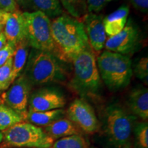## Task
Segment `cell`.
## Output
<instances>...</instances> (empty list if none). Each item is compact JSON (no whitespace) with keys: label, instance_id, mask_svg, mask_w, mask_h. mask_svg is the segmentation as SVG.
<instances>
[{"label":"cell","instance_id":"1","mask_svg":"<svg viewBox=\"0 0 148 148\" xmlns=\"http://www.w3.org/2000/svg\"><path fill=\"white\" fill-rule=\"evenodd\" d=\"M51 29L54 54L66 63L90 47L84 24L79 19L63 14L53 18Z\"/></svg>","mask_w":148,"mask_h":148},{"label":"cell","instance_id":"2","mask_svg":"<svg viewBox=\"0 0 148 148\" xmlns=\"http://www.w3.org/2000/svg\"><path fill=\"white\" fill-rule=\"evenodd\" d=\"M64 63L54 53L32 49L23 74L32 86L62 82L68 75Z\"/></svg>","mask_w":148,"mask_h":148},{"label":"cell","instance_id":"3","mask_svg":"<svg viewBox=\"0 0 148 148\" xmlns=\"http://www.w3.org/2000/svg\"><path fill=\"white\" fill-rule=\"evenodd\" d=\"M71 63L73 70L70 88L82 97L96 95L101 89V79L90 47L79 53Z\"/></svg>","mask_w":148,"mask_h":148},{"label":"cell","instance_id":"4","mask_svg":"<svg viewBox=\"0 0 148 148\" xmlns=\"http://www.w3.org/2000/svg\"><path fill=\"white\" fill-rule=\"evenodd\" d=\"M96 62L101 79L110 90H121L130 84L133 69L127 56L105 50Z\"/></svg>","mask_w":148,"mask_h":148},{"label":"cell","instance_id":"5","mask_svg":"<svg viewBox=\"0 0 148 148\" xmlns=\"http://www.w3.org/2000/svg\"><path fill=\"white\" fill-rule=\"evenodd\" d=\"M7 145L19 147L49 148L54 140L41 127L28 122H20L3 131Z\"/></svg>","mask_w":148,"mask_h":148},{"label":"cell","instance_id":"6","mask_svg":"<svg viewBox=\"0 0 148 148\" xmlns=\"http://www.w3.org/2000/svg\"><path fill=\"white\" fill-rule=\"evenodd\" d=\"M25 26V39L32 49L54 53L51 20L40 11L23 12Z\"/></svg>","mask_w":148,"mask_h":148},{"label":"cell","instance_id":"7","mask_svg":"<svg viewBox=\"0 0 148 148\" xmlns=\"http://www.w3.org/2000/svg\"><path fill=\"white\" fill-rule=\"evenodd\" d=\"M132 116L118 104H110L104 112L106 134L117 148L127 145L132 130Z\"/></svg>","mask_w":148,"mask_h":148},{"label":"cell","instance_id":"8","mask_svg":"<svg viewBox=\"0 0 148 148\" xmlns=\"http://www.w3.org/2000/svg\"><path fill=\"white\" fill-rule=\"evenodd\" d=\"M32 86L26 77L21 74L12 83L7 91L1 95L2 102L21 114L24 119L27 112Z\"/></svg>","mask_w":148,"mask_h":148},{"label":"cell","instance_id":"9","mask_svg":"<svg viewBox=\"0 0 148 148\" xmlns=\"http://www.w3.org/2000/svg\"><path fill=\"white\" fill-rule=\"evenodd\" d=\"M66 114L78 128L88 134L99 130V123L92 107L84 99H76L72 102Z\"/></svg>","mask_w":148,"mask_h":148},{"label":"cell","instance_id":"10","mask_svg":"<svg viewBox=\"0 0 148 148\" xmlns=\"http://www.w3.org/2000/svg\"><path fill=\"white\" fill-rule=\"evenodd\" d=\"M140 39L139 29L130 21L119 33L109 37L104 47L108 51L127 56L136 50Z\"/></svg>","mask_w":148,"mask_h":148},{"label":"cell","instance_id":"11","mask_svg":"<svg viewBox=\"0 0 148 148\" xmlns=\"http://www.w3.org/2000/svg\"><path fill=\"white\" fill-rule=\"evenodd\" d=\"M66 104V99L62 92L53 87H42L30 94L28 110L41 112L62 108Z\"/></svg>","mask_w":148,"mask_h":148},{"label":"cell","instance_id":"12","mask_svg":"<svg viewBox=\"0 0 148 148\" xmlns=\"http://www.w3.org/2000/svg\"><path fill=\"white\" fill-rule=\"evenodd\" d=\"M84 17L85 31L90 47L95 52H99L104 47L107 35L103 26V18L95 13H88Z\"/></svg>","mask_w":148,"mask_h":148},{"label":"cell","instance_id":"13","mask_svg":"<svg viewBox=\"0 0 148 148\" xmlns=\"http://www.w3.org/2000/svg\"><path fill=\"white\" fill-rule=\"evenodd\" d=\"M3 33L7 42L16 44L25 39V26L23 12L17 10L9 13Z\"/></svg>","mask_w":148,"mask_h":148},{"label":"cell","instance_id":"14","mask_svg":"<svg viewBox=\"0 0 148 148\" xmlns=\"http://www.w3.org/2000/svg\"><path fill=\"white\" fill-rule=\"evenodd\" d=\"M132 112L143 120L148 119V90L145 87H136L131 90L127 100Z\"/></svg>","mask_w":148,"mask_h":148},{"label":"cell","instance_id":"15","mask_svg":"<svg viewBox=\"0 0 148 148\" xmlns=\"http://www.w3.org/2000/svg\"><path fill=\"white\" fill-rule=\"evenodd\" d=\"M130 12L127 5H122L113 12L103 18L105 32L109 37L117 34L124 28Z\"/></svg>","mask_w":148,"mask_h":148},{"label":"cell","instance_id":"16","mask_svg":"<svg viewBox=\"0 0 148 148\" xmlns=\"http://www.w3.org/2000/svg\"><path fill=\"white\" fill-rule=\"evenodd\" d=\"M44 131L53 140L79 134V130L68 118H61L47 125Z\"/></svg>","mask_w":148,"mask_h":148},{"label":"cell","instance_id":"17","mask_svg":"<svg viewBox=\"0 0 148 148\" xmlns=\"http://www.w3.org/2000/svg\"><path fill=\"white\" fill-rule=\"evenodd\" d=\"M65 114L66 111L62 108L41 112L27 111L25 119L27 120L28 123L36 126L45 127L56 120L63 118Z\"/></svg>","mask_w":148,"mask_h":148},{"label":"cell","instance_id":"18","mask_svg":"<svg viewBox=\"0 0 148 148\" xmlns=\"http://www.w3.org/2000/svg\"><path fill=\"white\" fill-rule=\"evenodd\" d=\"M27 8L42 12L49 18H54L63 14L59 0H26L25 8Z\"/></svg>","mask_w":148,"mask_h":148},{"label":"cell","instance_id":"19","mask_svg":"<svg viewBox=\"0 0 148 148\" xmlns=\"http://www.w3.org/2000/svg\"><path fill=\"white\" fill-rule=\"evenodd\" d=\"M29 45L26 39H24L16 45L15 51L12 56V82L21 75V72L26 64L29 55Z\"/></svg>","mask_w":148,"mask_h":148},{"label":"cell","instance_id":"20","mask_svg":"<svg viewBox=\"0 0 148 148\" xmlns=\"http://www.w3.org/2000/svg\"><path fill=\"white\" fill-rule=\"evenodd\" d=\"M24 120L23 117L16 111L4 104H0V131L6 130L12 125Z\"/></svg>","mask_w":148,"mask_h":148},{"label":"cell","instance_id":"21","mask_svg":"<svg viewBox=\"0 0 148 148\" xmlns=\"http://www.w3.org/2000/svg\"><path fill=\"white\" fill-rule=\"evenodd\" d=\"M60 4L72 17L79 19L87 12L86 0H59Z\"/></svg>","mask_w":148,"mask_h":148},{"label":"cell","instance_id":"22","mask_svg":"<svg viewBox=\"0 0 148 148\" xmlns=\"http://www.w3.org/2000/svg\"><path fill=\"white\" fill-rule=\"evenodd\" d=\"M51 148H86L84 138L79 134L61 138L53 143Z\"/></svg>","mask_w":148,"mask_h":148},{"label":"cell","instance_id":"23","mask_svg":"<svg viewBox=\"0 0 148 148\" xmlns=\"http://www.w3.org/2000/svg\"><path fill=\"white\" fill-rule=\"evenodd\" d=\"M12 57L9 58L3 65L0 66V91L7 90L12 84Z\"/></svg>","mask_w":148,"mask_h":148},{"label":"cell","instance_id":"24","mask_svg":"<svg viewBox=\"0 0 148 148\" xmlns=\"http://www.w3.org/2000/svg\"><path fill=\"white\" fill-rule=\"evenodd\" d=\"M135 135L138 147L148 148V125L147 122L138 123L135 128Z\"/></svg>","mask_w":148,"mask_h":148},{"label":"cell","instance_id":"25","mask_svg":"<svg viewBox=\"0 0 148 148\" xmlns=\"http://www.w3.org/2000/svg\"><path fill=\"white\" fill-rule=\"evenodd\" d=\"M134 75L138 79L147 83L148 77V58L143 57L138 60L134 66Z\"/></svg>","mask_w":148,"mask_h":148},{"label":"cell","instance_id":"26","mask_svg":"<svg viewBox=\"0 0 148 148\" xmlns=\"http://www.w3.org/2000/svg\"><path fill=\"white\" fill-rule=\"evenodd\" d=\"M15 48V44L7 42L4 47L0 49V66L3 65L9 58L13 56Z\"/></svg>","mask_w":148,"mask_h":148},{"label":"cell","instance_id":"27","mask_svg":"<svg viewBox=\"0 0 148 148\" xmlns=\"http://www.w3.org/2000/svg\"><path fill=\"white\" fill-rule=\"evenodd\" d=\"M112 1L113 0H86L87 12L88 13L99 12Z\"/></svg>","mask_w":148,"mask_h":148},{"label":"cell","instance_id":"28","mask_svg":"<svg viewBox=\"0 0 148 148\" xmlns=\"http://www.w3.org/2000/svg\"><path fill=\"white\" fill-rule=\"evenodd\" d=\"M16 0H0V10L7 12H13L18 10Z\"/></svg>","mask_w":148,"mask_h":148},{"label":"cell","instance_id":"29","mask_svg":"<svg viewBox=\"0 0 148 148\" xmlns=\"http://www.w3.org/2000/svg\"><path fill=\"white\" fill-rule=\"evenodd\" d=\"M133 7L140 12L146 13L148 10V0H129Z\"/></svg>","mask_w":148,"mask_h":148},{"label":"cell","instance_id":"30","mask_svg":"<svg viewBox=\"0 0 148 148\" xmlns=\"http://www.w3.org/2000/svg\"><path fill=\"white\" fill-rule=\"evenodd\" d=\"M9 13L10 12H5V11L0 10V33L3 32V29H4L5 23L8 19Z\"/></svg>","mask_w":148,"mask_h":148},{"label":"cell","instance_id":"31","mask_svg":"<svg viewBox=\"0 0 148 148\" xmlns=\"http://www.w3.org/2000/svg\"><path fill=\"white\" fill-rule=\"evenodd\" d=\"M7 40L6 38H5V36L4 35V33L3 32L0 33V49H2V48L4 47L5 44H6Z\"/></svg>","mask_w":148,"mask_h":148},{"label":"cell","instance_id":"32","mask_svg":"<svg viewBox=\"0 0 148 148\" xmlns=\"http://www.w3.org/2000/svg\"><path fill=\"white\" fill-rule=\"evenodd\" d=\"M16 1L18 5L23 8H25V1H26V0H16Z\"/></svg>","mask_w":148,"mask_h":148},{"label":"cell","instance_id":"33","mask_svg":"<svg viewBox=\"0 0 148 148\" xmlns=\"http://www.w3.org/2000/svg\"><path fill=\"white\" fill-rule=\"evenodd\" d=\"M3 132H1L0 131V143H1V141L3 140Z\"/></svg>","mask_w":148,"mask_h":148},{"label":"cell","instance_id":"34","mask_svg":"<svg viewBox=\"0 0 148 148\" xmlns=\"http://www.w3.org/2000/svg\"><path fill=\"white\" fill-rule=\"evenodd\" d=\"M123 148H130V147H129L128 145H125L124 147H123Z\"/></svg>","mask_w":148,"mask_h":148},{"label":"cell","instance_id":"35","mask_svg":"<svg viewBox=\"0 0 148 148\" xmlns=\"http://www.w3.org/2000/svg\"><path fill=\"white\" fill-rule=\"evenodd\" d=\"M1 102H2V99H1V97H0V104H1Z\"/></svg>","mask_w":148,"mask_h":148},{"label":"cell","instance_id":"36","mask_svg":"<svg viewBox=\"0 0 148 148\" xmlns=\"http://www.w3.org/2000/svg\"><path fill=\"white\" fill-rule=\"evenodd\" d=\"M92 148H95V147H92Z\"/></svg>","mask_w":148,"mask_h":148},{"label":"cell","instance_id":"37","mask_svg":"<svg viewBox=\"0 0 148 148\" xmlns=\"http://www.w3.org/2000/svg\"><path fill=\"white\" fill-rule=\"evenodd\" d=\"M49 148H51V147H49Z\"/></svg>","mask_w":148,"mask_h":148}]
</instances>
